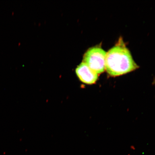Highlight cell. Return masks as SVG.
Masks as SVG:
<instances>
[{
	"label": "cell",
	"instance_id": "cell-1",
	"mask_svg": "<svg viewBox=\"0 0 155 155\" xmlns=\"http://www.w3.org/2000/svg\"><path fill=\"white\" fill-rule=\"evenodd\" d=\"M137 68L138 66L122 40L106 53L105 69L111 76H119Z\"/></svg>",
	"mask_w": 155,
	"mask_h": 155
},
{
	"label": "cell",
	"instance_id": "cell-2",
	"mask_svg": "<svg viewBox=\"0 0 155 155\" xmlns=\"http://www.w3.org/2000/svg\"><path fill=\"white\" fill-rule=\"evenodd\" d=\"M106 55V52L101 48H91L85 54L83 62L98 74H100L105 69Z\"/></svg>",
	"mask_w": 155,
	"mask_h": 155
},
{
	"label": "cell",
	"instance_id": "cell-3",
	"mask_svg": "<svg viewBox=\"0 0 155 155\" xmlns=\"http://www.w3.org/2000/svg\"><path fill=\"white\" fill-rule=\"evenodd\" d=\"M75 72L79 80L86 84H94L98 78V74L84 62L78 66Z\"/></svg>",
	"mask_w": 155,
	"mask_h": 155
}]
</instances>
